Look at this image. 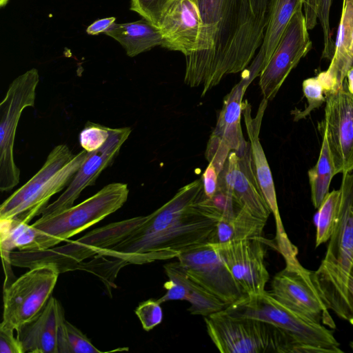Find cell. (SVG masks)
I'll return each mask as SVG.
<instances>
[{"label": "cell", "mask_w": 353, "mask_h": 353, "mask_svg": "<svg viewBox=\"0 0 353 353\" xmlns=\"http://www.w3.org/2000/svg\"><path fill=\"white\" fill-rule=\"evenodd\" d=\"M202 21L198 49L185 57L184 82L201 97L224 77L245 70L261 46L269 0H196Z\"/></svg>", "instance_id": "6da1fadb"}, {"label": "cell", "mask_w": 353, "mask_h": 353, "mask_svg": "<svg viewBox=\"0 0 353 353\" xmlns=\"http://www.w3.org/2000/svg\"><path fill=\"white\" fill-rule=\"evenodd\" d=\"M221 214L205 195L201 178L196 179L145 216L126 239L98 256L137 265L176 258L192 247L214 242Z\"/></svg>", "instance_id": "7a4b0ae2"}, {"label": "cell", "mask_w": 353, "mask_h": 353, "mask_svg": "<svg viewBox=\"0 0 353 353\" xmlns=\"http://www.w3.org/2000/svg\"><path fill=\"white\" fill-rule=\"evenodd\" d=\"M339 190L336 225L313 279L330 310L348 320L347 283L353 263V171L343 174Z\"/></svg>", "instance_id": "3957f363"}, {"label": "cell", "mask_w": 353, "mask_h": 353, "mask_svg": "<svg viewBox=\"0 0 353 353\" xmlns=\"http://www.w3.org/2000/svg\"><path fill=\"white\" fill-rule=\"evenodd\" d=\"M88 153L73 154L66 145L55 146L39 170L3 202L0 219L29 223L41 214L50 199L68 185Z\"/></svg>", "instance_id": "277c9868"}, {"label": "cell", "mask_w": 353, "mask_h": 353, "mask_svg": "<svg viewBox=\"0 0 353 353\" xmlns=\"http://www.w3.org/2000/svg\"><path fill=\"white\" fill-rule=\"evenodd\" d=\"M204 320L210 339L223 353H308L288 333L263 321L233 316L224 309Z\"/></svg>", "instance_id": "5b68a950"}, {"label": "cell", "mask_w": 353, "mask_h": 353, "mask_svg": "<svg viewBox=\"0 0 353 353\" xmlns=\"http://www.w3.org/2000/svg\"><path fill=\"white\" fill-rule=\"evenodd\" d=\"M129 194L128 185L112 183L81 203L31 225L34 239L29 251L45 250L79 234L121 208Z\"/></svg>", "instance_id": "8992f818"}, {"label": "cell", "mask_w": 353, "mask_h": 353, "mask_svg": "<svg viewBox=\"0 0 353 353\" xmlns=\"http://www.w3.org/2000/svg\"><path fill=\"white\" fill-rule=\"evenodd\" d=\"M224 311L237 317H246L269 323L288 333L308 353H339L343 351L332 332L290 309L270 292L246 295L228 305Z\"/></svg>", "instance_id": "52a82bcc"}, {"label": "cell", "mask_w": 353, "mask_h": 353, "mask_svg": "<svg viewBox=\"0 0 353 353\" xmlns=\"http://www.w3.org/2000/svg\"><path fill=\"white\" fill-rule=\"evenodd\" d=\"M144 219L145 216H139L110 223L58 248L41 251H12L11 263L28 268L40 264H52L60 273L81 269L83 260L98 256L103 250L123 241Z\"/></svg>", "instance_id": "ba28073f"}, {"label": "cell", "mask_w": 353, "mask_h": 353, "mask_svg": "<svg viewBox=\"0 0 353 353\" xmlns=\"http://www.w3.org/2000/svg\"><path fill=\"white\" fill-rule=\"evenodd\" d=\"M39 72L32 68L14 79L0 103V190L8 192L19 183L20 170L14 159L17 128L23 110L34 105Z\"/></svg>", "instance_id": "9c48e42d"}, {"label": "cell", "mask_w": 353, "mask_h": 353, "mask_svg": "<svg viewBox=\"0 0 353 353\" xmlns=\"http://www.w3.org/2000/svg\"><path fill=\"white\" fill-rule=\"evenodd\" d=\"M59 274L52 264L37 265L3 288L0 326L18 330L34 319L52 296Z\"/></svg>", "instance_id": "30bf717a"}, {"label": "cell", "mask_w": 353, "mask_h": 353, "mask_svg": "<svg viewBox=\"0 0 353 353\" xmlns=\"http://www.w3.org/2000/svg\"><path fill=\"white\" fill-rule=\"evenodd\" d=\"M285 264L272 279V295L299 314L335 328L330 308L313 279V272L305 269L299 261Z\"/></svg>", "instance_id": "8fae6325"}, {"label": "cell", "mask_w": 353, "mask_h": 353, "mask_svg": "<svg viewBox=\"0 0 353 353\" xmlns=\"http://www.w3.org/2000/svg\"><path fill=\"white\" fill-rule=\"evenodd\" d=\"M176 258L193 280L227 306L246 296L222 259L217 243L195 245Z\"/></svg>", "instance_id": "7c38bea8"}, {"label": "cell", "mask_w": 353, "mask_h": 353, "mask_svg": "<svg viewBox=\"0 0 353 353\" xmlns=\"http://www.w3.org/2000/svg\"><path fill=\"white\" fill-rule=\"evenodd\" d=\"M303 8L292 16L266 66L260 74L263 98L272 100L291 71L312 49Z\"/></svg>", "instance_id": "4fadbf2b"}, {"label": "cell", "mask_w": 353, "mask_h": 353, "mask_svg": "<svg viewBox=\"0 0 353 353\" xmlns=\"http://www.w3.org/2000/svg\"><path fill=\"white\" fill-rule=\"evenodd\" d=\"M268 103V101L263 98L259 105L256 114L252 117L251 105L246 99L243 101L242 114L249 139L254 173L262 194L275 219L276 248L286 261L296 259L298 250L292 243L285 231L279 210L272 172L260 143L259 133Z\"/></svg>", "instance_id": "5bb4252c"}, {"label": "cell", "mask_w": 353, "mask_h": 353, "mask_svg": "<svg viewBox=\"0 0 353 353\" xmlns=\"http://www.w3.org/2000/svg\"><path fill=\"white\" fill-rule=\"evenodd\" d=\"M321 130L326 134L336 174L353 171V95L344 86L326 95Z\"/></svg>", "instance_id": "9a60e30c"}, {"label": "cell", "mask_w": 353, "mask_h": 353, "mask_svg": "<svg viewBox=\"0 0 353 353\" xmlns=\"http://www.w3.org/2000/svg\"><path fill=\"white\" fill-rule=\"evenodd\" d=\"M131 132L130 127L110 128L106 142L98 150L88 153L87 157L66 190L54 202L44 208L41 217L57 214L73 206L82 191L94 185L102 171L112 163Z\"/></svg>", "instance_id": "2e32d148"}, {"label": "cell", "mask_w": 353, "mask_h": 353, "mask_svg": "<svg viewBox=\"0 0 353 353\" xmlns=\"http://www.w3.org/2000/svg\"><path fill=\"white\" fill-rule=\"evenodd\" d=\"M218 189L258 217L268 221L272 213L254 173L250 145L241 152H230L219 174Z\"/></svg>", "instance_id": "e0dca14e"}, {"label": "cell", "mask_w": 353, "mask_h": 353, "mask_svg": "<svg viewBox=\"0 0 353 353\" xmlns=\"http://www.w3.org/2000/svg\"><path fill=\"white\" fill-rule=\"evenodd\" d=\"M218 248L222 259L245 295L265 291L270 276L265 264L263 238L218 243Z\"/></svg>", "instance_id": "ac0fdd59"}, {"label": "cell", "mask_w": 353, "mask_h": 353, "mask_svg": "<svg viewBox=\"0 0 353 353\" xmlns=\"http://www.w3.org/2000/svg\"><path fill=\"white\" fill-rule=\"evenodd\" d=\"M202 21L196 0H171L159 21L161 47L188 57L198 49Z\"/></svg>", "instance_id": "d6986e66"}, {"label": "cell", "mask_w": 353, "mask_h": 353, "mask_svg": "<svg viewBox=\"0 0 353 353\" xmlns=\"http://www.w3.org/2000/svg\"><path fill=\"white\" fill-rule=\"evenodd\" d=\"M168 281L164 283L165 294L157 299L159 303L169 301L185 300L190 303L191 314L209 316L225 309L227 305L207 291L184 270L179 261L163 266Z\"/></svg>", "instance_id": "ffe728a7"}, {"label": "cell", "mask_w": 353, "mask_h": 353, "mask_svg": "<svg viewBox=\"0 0 353 353\" xmlns=\"http://www.w3.org/2000/svg\"><path fill=\"white\" fill-rule=\"evenodd\" d=\"M327 70L320 72L325 95L342 88L353 65V0H343L334 51Z\"/></svg>", "instance_id": "44dd1931"}, {"label": "cell", "mask_w": 353, "mask_h": 353, "mask_svg": "<svg viewBox=\"0 0 353 353\" xmlns=\"http://www.w3.org/2000/svg\"><path fill=\"white\" fill-rule=\"evenodd\" d=\"M63 318L61 304L51 296L34 319L17 330L24 353H57V330Z\"/></svg>", "instance_id": "7402d4cb"}, {"label": "cell", "mask_w": 353, "mask_h": 353, "mask_svg": "<svg viewBox=\"0 0 353 353\" xmlns=\"http://www.w3.org/2000/svg\"><path fill=\"white\" fill-rule=\"evenodd\" d=\"M247 88L239 81L225 96L213 131L225 140L232 151L236 152H243L250 145L243 136L241 125L243 97Z\"/></svg>", "instance_id": "603a6c76"}, {"label": "cell", "mask_w": 353, "mask_h": 353, "mask_svg": "<svg viewBox=\"0 0 353 353\" xmlns=\"http://www.w3.org/2000/svg\"><path fill=\"white\" fill-rule=\"evenodd\" d=\"M104 34L117 41L130 57L161 46L163 43L159 29L144 19L129 23H115Z\"/></svg>", "instance_id": "cb8c5ba5"}, {"label": "cell", "mask_w": 353, "mask_h": 353, "mask_svg": "<svg viewBox=\"0 0 353 353\" xmlns=\"http://www.w3.org/2000/svg\"><path fill=\"white\" fill-rule=\"evenodd\" d=\"M267 220L258 217L244 208L222 212L214 243H224L250 239H262Z\"/></svg>", "instance_id": "d4e9b609"}, {"label": "cell", "mask_w": 353, "mask_h": 353, "mask_svg": "<svg viewBox=\"0 0 353 353\" xmlns=\"http://www.w3.org/2000/svg\"><path fill=\"white\" fill-rule=\"evenodd\" d=\"M304 1L305 0H269L267 24L261 46L265 54V66L290 19L297 10L303 8Z\"/></svg>", "instance_id": "484cf974"}, {"label": "cell", "mask_w": 353, "mask_h": 353, "mask_svg": "<svg viewBox=\"0 0 353 353\" xmlns=\"http://www.w3.org/2000/svg\"><path fill=\"white\" fill-rule=\"evenodd\" d=\"M323 140L318 160L307 175L311 191V200L318 209L326 195L330 192V185L336 175L332 156L327 143L326 134L323 132Z\"/></svg>", "instance_id": "4316f807"}, {"label": "cell", "mask_w": 353, "mask_h": 353, "mask_svg": "<svg viewBox=\"0 0 353 353\" xmlns=\"http://www.w3.org/2000/svg\"><path fill=\"white\" fill-rule=\"evenodd\" d=\"M341 203L340 190L330 192L318 208L316 247L330 240L336 225Z\"/></svg>", "instance_id": "83f0119b"}, {"label": "cell", "mask_w": 353, "mask_h": 353, "mask_svg": "<svg viewBox=\"0 0 353 353\" xmlns=\"http://www.w3.org/2000/svg\"><path fill=\"white\" fill-rule=\"evenodd\" d=\"M77 327L63 318L57 330V353H103Z\"/></svg>", "instance_id": "f1b7e54d"}, {"label": "cell", "mask_w": 353, "mask_h": 353, "mask_svg": "<svg viewBox=\"0 0 353 353\" xmlns=\"http://www.w3.org/2000/svg\"><path fill=\"white\" fill-rule=\"evenodd\" d=\"M302 89L307 105L303 110L295 109L292 111L295 121L305 119L326 101L325 89L318 76L305 79L302 83Z\"/></svg>", "instance_id": "f546056e"}, {"label": "cell", "mask_w": 353, "mask_h": 353, "mask_svg": "<svg viewBox=\"0 0 353 353\" xmlns=\"http://www.w3.org/2000/svg\"><path fill=\"white\" fill-rule=\"evenodd\" d=\"M110 128L88 122L79 134V143L83 150L92 152L100 148L109 137Z\"/></svg>", "instance_id": "4dcf8cb0"}, {"label": "cell", "mask_w": 353, "mask_h": 353, "mask_svg": "<svg viewBox=\"0 0 353 353\" xmlns=\"http://www.w3.org/2000/svg\"><path fill=\"white\" fill-rule=\"evenodd\" d=\"M232 150L219 135L212 132L210 137L205 150V157L209 163L213 165L219 174Z\"/></svg>", "instance_id": "1f68e13d"}, {"label": "cell", "mask_w": 353, "mask_h": 353, "mask_svg": "<svg viewBox=\"0 0 353 353\" xmlns=\"http://www.w3.org/2000/svg\"><path fill=\"white\" fill-rule=\"evenodd\" d=\"M171 0H131L130 10L158 28L161 14Z\"/></svg>", "instance_id": "d6a6232c"}, {"label": "cell", "mask_w": 353, "mask_h": 353, "mask_svg": "<svg viewBox=\"0 0 353 353\" xmlns=\"http://www.w3.org/2000/svg\"><path fill=\"white\" fill-rule=\"evenodd\" d=\"M143 328L150 331L159 325L163 321V310L157 300L149 299L141 303L135 310Z\"/></svg>", "instance_id": "836d02e7"}, {"label": "cell", "mask_w": 353, "mask_h": 353, "mask_svg": "<svg viewBox=\"0 0 353 353\" xmlns=\"http://www.w3.org/2000/svg\"><path fill=\"white\" fill-rule=\"evenodd\" d=\"M332 0H320L318 20L320 22L323 35V49L322 58L331 60L334 51V43L331 37L330 14Z\"/></svg>", "instance_id": "e575fe53"}, {"label": "cell", "mask_w": 353, "mask_h": 353, "mask_svg": "<svg viewBox=\"0 0 353 353\" xmlns=\"http://www.w3.org/2000/svg\"><path fill=\"white\" fill-rule=\"evenodd\" d=\"M0 352L24 353L19 340L14 335V330L0 326Z\"/></svg>", "instance_id": "d590c367"}, {"label": "cell", "mask_w": 353, "mask_h": 353, "mask_svg": "<svg viewBox=\"0 0 353 353\" xmlns=\"http://www.w3.org/2000/svg\"><path fill=\"white\" fill-rule=\"evenodd\" d=\"M205 195L211 198L218 190L219 174L212 164L209 163L201 176Z\"/></svg>", "instance_id": "8d00e7d4"}, {"label": "cell", "mask_w": 353, "mask_h": 353, "mask_svg": "<svg viewBox=\"0 0 353 353\" xmlns=\"http://www.w3.org/2000/svg\"><path fill=\"white\" fill-rule=\"evenodd\" d=\"M116 18L114 17L103 18L94 21L86 28V32L90 35H98L105 33L114 23Z\"/></svg>", "instance_id": "74e56055"}, {"label": "cell", "mask_w": 353, "mask_h": 353, "mask_svg": "<svg viewBox=\"0 0 353 353\" xmlns=\"http://www.w3.org/2000/svg\"><path fill=\"white\" fill-rule=\"evenodd\" d=\"M347 305L350 323L353 325V263L349 276L347 283Z\"/></svg>", "instance_id": "f35d334b"}, {"label": "cell", "mask_w": 353, "mask_h": 353, "mask_svg": "<svg viewBox=\"0 0 353 353\" xmlns=\"http://www.w3.org/2000/svg\"><path fill=\"white\" fill-rule=\"evenodd\" d=\"M345 78H347V90L353 95V65L347 71Z\"/></svg>", "instance_id": "ab89813d"}, {"label": "cell", "mask_w": 353, "mask_h": 353, "mask_svg": "<svg viewBox=\"0 0 353 353\" xmlns=\"http://www.w3.org/2000/svg\"><path fill=\"white\" fill-rule=\"evenodd\" d=\"M8 1L9 0H0V7L2 8L6 6Z\"/></svg>", "instance_id": "60d3db41"}, {"label": "cell", "mask_w": 353, "mask_h": 353, "mask_svg": "<svg viewBox=\"0 0 353 353\" xmlns=\"http://www.w3.org/2000/svg\"><path fill=\"white\" fill-rule=\"evenodd\" d=\"M350 347H351V348L353 350V342H352V343H350Z\"/></svg>", "instance_id": "b9f144b4"}]
</instances>
